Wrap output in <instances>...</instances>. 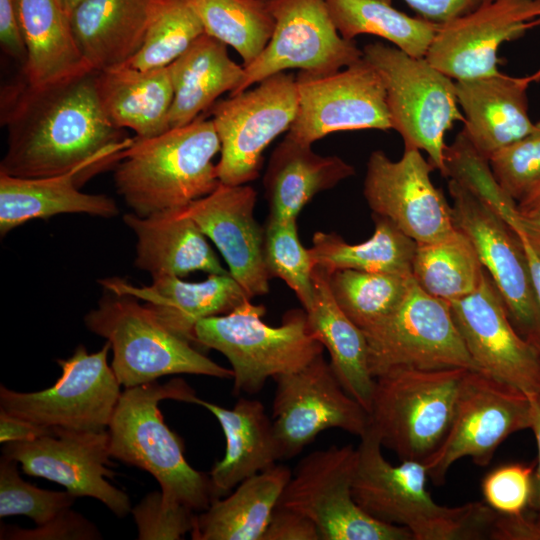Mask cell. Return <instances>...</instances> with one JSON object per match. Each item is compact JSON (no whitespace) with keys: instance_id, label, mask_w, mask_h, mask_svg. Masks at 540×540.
Returning a JSON list of instances; mask_svg holds the SVG:
<instances>
[{"instance_id":"obj_1","label":"cell","mask_w":540,"mask_h":540,"mask_svg":"<svg viewBox=\"0 0 540 540\" xmlns=\"http://www.w3.org/2000/svg\"><path fill=\"white\" fill-rule=\"evenodd\" d=\"M95 73L44 86L22 78L2 89L0 119L8 136L0 173L41 178L79 166L98 172L121 160L134 138H126L104 114Z\"/></svg>"},{"instance_id":"obj_2","label":"cell","mask_w":540,"mask_h":540,"mask_svg":"<svg viewBox=\"0 0 540 540\" xmlns=\"http://www.w3.org/2000/svg\"><path fill=\"white\" fill-rule=\"evenodd\" d=\"M360 439L352 494L368 515L407 528L414 540L491 539L498 513L484 501L441 506L427 490L423 463L404 460L393 465L371 430Z\"/></svg>"},{"instance_id":"obj_3","label":"cell","mask_w":540,"mask_h":540,"mask_svg":"<svg viewBox=\"0 0 540 540\" xmlns=\"http://www.w3.org/2000/svg\"><path fill=\"white\" fill-rule=\"evenodd\" d=\"M218 152L214 123L203 117L152 138L134 137L116 163V191L140 217L181 209L220 184Z\"/></svg>"},{"instance_id":"obj_4","label":"cell","mask_w":540,"mask_h":540,"mask_svg":"<svg viewBox=\"0 0 540 540\" xmlns=\"http://www.w3.org/2000/svg\"><path fill=\"white\" fill-rule=\"evenodd\" d=\"M197 398L182 378L125 388L107 430L111 457L150 473L165 502L201 512L215 499L209 474L186 461L182 439L167 426L159 409L162 400L195 404Z\"/></svg>"},{"instance_id":"obj_5","label":"cell","mask_w":540,"mask_h":540,"mask_svg":"<svg viewBox=\"0 0 540 540\" xmlns=\"http://www.w3.org/2000/svg\"><path fill=\"white\" fill-rule=\"evenodd\" d=\"M467 370L397 367L380 374L368 429L401 461L424 463L449 432Z\"/></svg>"},{"instance_id":"obj_6","label":"cell","mask_w":540,"mask_h":540,"mask_svg":"<svg viewBox=\"0 0 540 540\" xmlns=\"http://www.w3.org/2000/svg\"><path fill=\"white\" fill-rule=\"evenodd\" d=\"M265 312L263 305L248 299L195 327L196 344L217 350L231 364L234 394H256L268 378L298 371L323 354L324 346L309 331L304 309L286 312L279 326L266 324Z\"/></svg>"},{"instance_id":"obj_7","label":"cell","mask_w":540,"mask_h":540,"mask_svg":"<svg viewBox=\"0 0 540 540\" xmlns=\"http://www.w3.org/2000/svg\"><path fill=\"white\" fill-rule=\"evenodd\" d=\"M84 323L110 343L111 367L125 388L155 382L167 375L233 378L231 369L220 366L170 331L133 296L107 291L85 315Z\"/></svg>"},{"instance_id":"obj_8","label":"cell","mask_w":540,"mask_h":540,"mask_svg":"<svg viewBox=\"0 0 540 540\" xmlns=\"http://www.w3.org/2000/svg\"><path fill=\"white\" fill-rule=\"evenodd\" d=\"M362 52L382 79L392 129L402 137L404 148L424 151L444 176L445 133L455 122L464 123L455 80L426 58L381 42L365 45Z\"/></svg>"},{"instance_id":"obj_9","label":"cell","mask_w":540,"mask_h":540,"mask_svg":"<svg viewBox=\"0 0 540 540\" xmlns=\"http://www.w3.org/2000/svg\"><path fill=\"white\" fill-rule=\"evenodd\" d=\"M357 448L331 445L303 457L278 502L317 526L322 540H414L403 526L380 522L356 503Z\"/></svg>"},{"instance_id":"obj_10","label":"cell","mask_w":540,"mask_h":540,"mask_svg":"<svg viewBox=\"0 0 540 540\" xmlns=\"http://www.w3.org/2000/svg\"><path fill=\"white\" fill-rule=\"evenodd\" d=\"M363 333L374 379L397 367L478 371L450 304L426 293L415 280L397 309Z\"/></svg>"},{"instance_id":"obj_11","label":"cell","mask_w":540,"mask_h":540,"mask_svg":"<svg viewBox=\"0 0 540 540\" xmlns=\"http://www.w3.org/2000/svg\"><path fill=\"white\" fill-rule=\"evenodd\" d=\"M107 341L95 353L79 345L57 359L61 376L49 388L17 392L0 386V409L48 428L100 432L108 429L121 396L120 383L107 363Z\"/></svg>"},{"instance_id":"obj_12","label":"cell","mask_w":540,"mask_h":540,"mask_svg":"<svg viewBox=\"0 0 540 540\" xmlns=\"http://www.w3.org/2000/svg\"><path fill=\"white\" fill-rule=\"evenodd\" d=\"M210 109L220 140L217 175L220 183L244 185L258 178L263 153L280 134L289 131L298 111L296 77L274 74Z\"/></svg>"},{"instance_id":"obj_13","label":"cell","mask_w":540,"mask_h":540,"mask_svg":"<svg viewBox=\"0 0 540 540\" xmlns=\"http://www.w3.org/2000/svg\"><path fill=\"white\" fill-rule=\"evenodd\" d=\"M531 426L529 395L481 371L467 370L449 432L423 463L428 477L442 485L451 466L465 457L485 467L510 435Z\"/></svg>"},{"instance_id":"obj_14","label":"cell","mask_w":540,"mask_h":540,"mask_svg":"<svg viewBox=\"0 0 540 540\" xmlns=\"http://www.w3.org/2000/svg\"><path fill=\"white\" fill-rule=\"evenodd\" d=\"M273 379L272 421L279 460L295 457L327 429L358 437L368 430L367 410L344 390L323 354Z\"/></svg>"},{"instance_id":"obj_15","label":"cell","mask_w":540,"mask_h":540,"mask_svg":"<svg viewBox=\"0 0 540 540\" xmlns=\"http://www.w3.org/2000/svg\"><path fill=\"white\" fill-rule=\"evenodd\" d=\"M268 5L273 34L259 57L244 67L236 94L286 70L329 74L363 59L356 42L338 32L325 0H270Z\"/></svg>"},{"instance_id":"obj_16","label":"cell","mask_w":540,"mask_h":540,"mask_svg":"<svg viewBox=\"0 0 540 540\" xmlns=\"http://www.w3.org/2000/svg\"><path fill=\"white\" fill-rule=\"evenodd\" d=\"M298 111L288 135L313 144L335 132L392 129L385 88L378 72L362 60L329 74L300 71Z\"/></svg>"},{"instance_id":"obj_17","label":"cell","mask_w":540,"mask_h":540,"mask_svg":"<svg viewBox=\"0 0 540 540\" xmlns=\"http://www.w3.org/2000/svg\"><path fill=\"white\" fill-rule=\"evenodd\" d=\"M456 228L473 243L518 333L540 349V309L522 247L509 226L466 187L449 179Z\"/></svg>"},{"instance_id":"obj_18","label":"cell","mask_w":540,"mask_h":540,"mask_svg":"<svg viewBox=\"0 0 540 540\" xmlns=\"http://www.w3.org/2000/svg\"><path fill=\"white\" fill-rule=\"evenodd\" d=\"M433 170L414 148H404L397 161L375 150L366 164L363 194L369 208L417 244L444 240L457 230L451 205L431 180Z\"/></svg>"},{"instance_id":"obj_19","label":"cell","mask_w":540,"mask_h":540,"mask_svg":"<svg viewBox=\"0 0 540 540\" xmlns=\"http://www.w3.org/2000/svg\"><path fill=\"white\" fill-rule=\"evenodd\" d=\"M2 455L21 464L28 475L62 485L75 497L102 502L116 516L131 512L128 495L105 478H113L108 430L100 432L56 429L31 441L4 443Z\"/></svg>"},{"instance_id":"obj_20","label":"cell","mask_w":540,"mask_h":540,"mask_svg":"<svg viewBox=\"0 0 540 540\" xmlns=\"http://www.w3.org/2000/svg\"><path fill=\"white\" fill-rule=\"evenodd\" d=\"M449 304L478 371L527 395L540 394V349L513 326L487 271L474 293Z\"/></svg>"},{"instance_id":"obj_21","label":"cell","mask_w":540,"mask_h":540,"mask_svg":"<svg viewBox=\"0 0 540 540\" xmlns=\"http://www.w3.org/2000/svg\"><path fill=\"white\" fill-rule=\"evenodd\" d=\"M540 25V0H491L439 25L425 58L455 81L499 72L498 50Z\"/></svg>"},{"instance_id":"obj_22","label":"cell","mask_w":540,"mask_h":540,"mask_svg":"<svg viewBox=\"0 0 540 540\" xmlns=\"http://www.w3.org/2000/svg\"><path fill=\"white\" fill-rule=\"evenodd\" d=\"M257 193L249 185L220 183L179 211L191 218L222 254L230 275L252 299L269 292L264 227L254 216Z\"/></svg>"},{"instance_id":"obj_23","label":"cell","mask_w":540,"mask_h":540,"mask_svg":"<svg viewBox=\"0 0 540 540\" xmlns=\"http://www.w3.org/2000/svg\"><path fill=\"white\" fill-rule=\"evenodd\" d=\"M539 81L540 68L524 76L499 71L455 81L458 105L464 116L462 131L481 155L488 159L535 128L536 123L529 116L528 89Z\"/></svg>"},{"instance_id":"obj_24","label":"cell","mask_w":540,"mask_h":540,"mask_svg":"<svg viewBox=\"0 0 540 540\" xmlns=\"http://www.w3.org/2000/svg\"><path fill=\"white\" fill-rule=\"evenodd\" d=\"M99 283L106 291L143 301L166 328L192 344H196L198 322L227 314L250 299L230 273L209 274L201 282L166 275L153 278L149 286H136L120 277Z\"/></svg>"},{"instance_id":"obj_25","label":"cell","mask_w":540,"mask_h":540,"mask_svg":"<svg viewBox=\"0 0 540 540\" xmlns=\"http://www.w3.org/2000/svg\"><path fill=\"white\" fill-rule=\"evenodd\" d=\"M123 221L137 239L135 265L152 279L166 275L182 278L198 271L229 273L200 228L179 209L147 217L127 213Z\"/></svg>"},{"instance_id":"obj_26","label":"cell","mask_w":540,"mask_h":540,"mask_svg":"<svg viewBox=\"0 0 540 540\" xmlns=\"http://www.w3.org/2000/svg\"><path fill=\"white\" fill-rule=\"evenodd\" d=\"M96 171L79 166L41 178H20L0 173V233L5 235L33 219L58 214L85 213L110 218L119 214L115 201L104 194L81 192L86 177Z\"/></svg>"},{"instance_id":"obj_27","label":"cell","mask_w":540,"mask_h":540,"mask_svg":"<svg viewBox=\"0 0 540 540\" xmlns=\"http://www.w3.org/2000/svg\"><path fill=\"white\" fill-rule=\"evenodd\" d=\"M195 404L215 416L226 440L223 458L209 472L215 499L279 460L273 421L260 401L240 398L227 409L198 397Z\"/></svg>"},{"instance_id":"obj_28","label":"cell","mask_w":540,"mask_h":540,"mask_svg":"<svg viewBox=\"0 0 540 540\" xmlns=\"http://www.w3.org/2000/svg\"><path fill=\"white\" fill-rule=\"evenodd\" d=\"M157 0H85L69 20L78 48L96 71L129 61L141 48Z\"/></svg>"},{"instance_id":"obj_29","label":"cell","mask_w":540,"mask_h":540,"mask_svg":"<svg viewBox=\"0 0 540 540\" xmlns=\"http://www.w3.org/2000/svg\"><path fill=\"white\" fill-rule=\"evenodd\" d=\"M354 174V167L342 158L317 154L311 144L287 134L272 152L264 175L268 218L297 220L315 195Z\"/></svg>"},{"instance_id":"obj_30","label":"cell","mask_w":540,"mask_h":540,"mask_svg":"<svg viewBox=\"0 0 540 540\" xmlns=\"http://www.w3.org/2000/svg\"><path fill=\"white\" fill-rule=\"evenodd\" d=\"M102 110L117 128H128L136 138L160 135L169 127L174 92L168 66L139 70L120 65L95 73Z\"/></svg>"},{"instance_id":"obj_31","label":"cell","mask_w":540,"mask_h":540,"mask_svg":"<svg viewBox=\"0 0 540 540\" xmlns=\"http://www.w3.org/2000/svg\"><path fill=\"white\" fill-rule=\"evenodd\" d=\"M330 275L324 268L314 267V299L305 310L308 328L328 351L330 366L344 390L369 412L375 379L368 366L366 338L337 304Z\"/></svg>"},{"instance_id":"obj_32","label":"cell","mask_w":540,"mask_h":540,"mask_svg":"<svg viewBox=\"0 0 540 540\" xmlns=\"http://www.w3.org/2000/svg\"><path fill=\"white\" fill-rule=\"evenodd\" d=\"M174 97L169 127L190 124L211 109L225 92L237 93L245 68L234 62L227 45L204 33L169 66Z\"/></svg>"},{"instance_id":"obj_33","label":"cell","mask_w":540,"mask_h":540,"mask_svg":"<svg viewBox=\"0 0 540 540\" xmlns=\"http://www.w3.org/2000/svg\"><path fill=\"white\" fill-rule=\"evenodd\" d=\"M16 10L26 49L22 71L27 83L44 86L93 70L57 0H16Z\"/></svg>"},{"instance_id":"obj_34","label":"cell","mask_w":540,"mask_h":540,"mask_svg":"<svg viewBox=\"0 0 540 540\" xmlns=\"http://www.w3.org/2000/svg\"><path fill=\"white\" fill-rule=\"evenodd\" d=\"M291 476L287 466L275 464L243 480L231 494L196 514L191 538L261 540Z\"/></svg>"},{"instance_id":"obj_35","label":"cell","mask_w":540,"mask_h":540,"mask_svg":"<svg viewBox=\"0 0 540 540\" xmlns=\"http://www.w3.org/2000/svg\"><path fill=\"white\" fill-rule=\"evenodd\" d=\"M372 236L361 243H347L340 235L317 231L309 248L315 266L334 271L352 269L364 272L412 275L417 243L393 222L373 214Z\"/></svg>"},{"instance_id":"obj_36","label":"cell","mask_w":540,"mask_h":540,"mask_svg":"<svg viewBox=\"0 0 540 540\" xmlns=\"http://www.w3.org/2000/svg\"><path fill=\"white\" fill-rule=\"evenodd\" d=\"M342 37H381L406 54L425 58L439 25L411 17L392 6L391 0H325Z\"/></svg>"},{"instance_id":"obj_37","label":"cell","mask_w":540,"mask_h":540,"mask_svg":"<svg viewBox=\"0 0 540 540\" xmlns=\"http://www.w3.org/2000/svg\"><path fill=\"white\" fill-rule=\"evenodd\" d=\"M485 271L473 243L458 229L444 240L417 244L412 266L417 285L448 303L474 293Z\"/></svg>"},{"instance_id":"obj_38","label":"cell","mask_w":540,"mask_h":540,"mask_svg":"<svg viewBox=\"0 0 540 540\" xmlns=\"http://www.w3.org/2000/svg\"><path fill=\"white\" fill-rule=\"evenodd\" d=\"M204 32L231 46L243 67L253 63L267 46L275 27L264 0H189Z\"/></svg>"},{"instance_id":"obj_39","label":"cell","mask_w":540,"mask_h":540,"mask_svg":"<svg viewBox=\"0 0 540 540\" xmlns=\"http://www.w3.org/2000/svg\"><path fill=\"white\" fill-rule=\"evenodd\" d=\"M412 275L334 271L329 278L331 292L348 318L365 331L392 314L407 295Z\"/></svg>"},{"instance_id":"obj_40","label":"cell","mask_w":540,"mask_h":540,"mask_svg":"<svg viewBox=\"0 0 540 540\" xmlns=\"http://www.w3.org/2000/svg\"><path fill=\"white\" fill-rule=\"evenodd\" d=\"M204 33L189 0H157L141 48L123 65L139 70L167 67Z\"/></svg>"},{"instance_id":"obj_41","label":"cell","mask_w":540,"mask_h":540,"mask_svg":"<svg viewBox=\"0 0 540 540\" xmlns=\"http://www.w3.org/2000/svg\"><path fill=\"white\" fill-rule=\"evenodd\" d=\"M297 220L267 219L264 227V260L269 276L292 289L303 309L314 299V263L310 250L299 240Z\"/></svg>"},{"instance_id":"obj_42","label":"cell","mask_w":540,"mask_h":540,"mask_svg":"<svg viewBox=\"0 0 540 540\" xmlns=\"http://www.w3.org/2000/svg\"><path fill=\"white\" fill-rule=\"evenodd\" d=\"M17 464L16 460L5 455L1 456V518L11 515H25L40 525L73 505L76 497L67 490H43L24 481L19 475Z\"/></svg>"},{"instance_id":"obj_43","label":"cell","mask_w":540,"mask_h":540,"mask_svg":"<svg viewBox=\"0 0 540 540\" xmlns=\"http://www.w3.org/2000/svg\"><path fill=\"white\" fill-rule=\"evenodd\" d=\"M488 160L500 187L519 202L540 182V122L527 135L495 151Z\"/></svg>"},{"instance_id":"obj_44","label":"cell","mask_w":540,"mask_h":540,"mask_svg":"<svg viewBox=\"0 0 540 540\" xmlns=\"http://www.w3.org/2000/svg\"><path fill=\"white\" fill-rule=\"evenodd\" d=\"M139 540H179L191 532L196 512L164 501L161 491L147 494L131 509Z\"/></svg>"},{"instance_id":"obj_45","label":"cell","mask_w":540,"mask_h":540,"mask_svg":"<svg viewBox=\"0 0 540 540\" xmlns=\"http://www.w3.org/2000/svg\"><path fill=\"white\" fill-rule=\"evenodd\" d=\"M536 462L508 463L483 478L484 502L501 515H519L529 506Z\"/></svg>"},{"instance_id":"obj_46","label":"cell","mask_w":540,"mask_h":540,"mask_svg":"<svg viewBox=\"0 0 540 540\" xmlns=\"http://www.w3.org/2000/svg\"><path fill=\"white\" fill-rule=\"evenodd\" d=\"M71 508V507H70ZM66 508L32 529L1 525V540H98L101 532L90 520Z\"/></svg>"},{"instance_id":"obj_47","label":"cell","mask_w":540,"mask_h":540,"mask_svg":"<svg viewBox=\"0 0 540 540\" xmlns=\"http://www.w3.org/2000/svg\"><path fill=\"white\" fill-rule=\"evenodd\" d=\"M261 540H322L314 522L304 514L277 504Z\"/></svg>"},{"instance_id":"obj_48","label":"cell","mask_w":540,"mask_h":540,"mask_svg":"<svg viewBox=\"0 0 540 540\" xmlns=\"http://www.w3.org/2000/svg\"><path fill=\"white\" fill-rule=\"evenodd\" d=\"M419 17L442 25L468 14L491 0H404Z\"/></svg>"},{"instance_id":"obj_49","label":"cell","mask_w":540,"mask_h":540,"mask_svg":"<svg viewBox=\"0 0 540 540\" xmlns=\"http://www.w3.org/2000/svg\"><path fill=\"white\" fill-rule=\"evenodd\" d=\"M0 43L2 50L19 61L26 62V49L21 36L16 0H0Z\"/></svg>"},{"instance_id":"obj_50","label":"cell","mask_w":540,"mask_h":540,"mask_svg":"<svg viewBox=\"0 0 540 540\" xmlns=\"http://www.w3.org/2000/svg\"><path fill=\"white\" fill-rule=\"evenodd\" d=\"M491 539L540 540V526L536 519H530L524 513L519 515L498 514Z\"/></svg>"},{"instance_id":"obj_51","label":"cell","mask_w":540,"mask_h":540,"mask_svg":"<svg viewBox=\"0 0 540 540\" xmlns=\"http://www.w3.org/2000/svg\"><path fill=\"white\" fill-rule=\"evenodd\" d=\"M55 431V428L35 424L0 409L1 443L31 441Z\"/></svg>"},{"instance_id":"obj_52","label":"cell","mask_w":540,"mask_h":540,"mask_svg":"<svg viewBox=\"0 0 540 540\" xmlns=\"http://www.w3.org/2000/svg\"><path fill=\"white\" fill-rule=\"evenodd\" d=\"M532 404V426L537 443V460L532 479V492L529 506L537 512V522L540 526V394L529 395Z\"/></svg>"},{"instance_id":"obj_53","label":"cell","mask_w":540,"mask_h":540,"mask_svg":"<svg viewBox=\"0 0 540 540\" xmlns=\"http://www.w3.org/2000/svg\"><path fill=\"white\" fill-rule=\"evenodd\" d=\"M511 230L517 237L522 247L524 256L527 261L533 290L540 309V255L536 252V250L533 248V246L527 239L521 227L520 220L517 224H515V226L511 228Z\"/></svg>"},{"instance_id":"obj_54","label":"cell","mask_w":540,"mask_h":540,"mask_svg":"<svg viewBox=\"0 0 540 540\" xmlns=\"http://www.w3.org/2000/svg\"><path fill=\"white\" fill-rule=\"evenodd\" d=\"M520 224L527 239L540 255V210L529 214L520 213Z\"/></svg>"},{"instance_id":"obj_55","label":"cell","mask_w":540,"mask_h":540,"mask_svg":"<svg viewBox=\"0 0 540 540\" xmlns=\"http://www.w3.org/2000/svg\"><path fill=\"white\" fill-rule=\"evenodd\" d=\"M517 208L521 214H529L540 210V182L518 202Z\"/></svg>"},{"instance_id":"obj_56","label":"cell","mask_w":540,"mask_h":540,"mask_svg":"<svg viewBox=\"0 0 540 540\" xmlns=\"http://www.w3.org/2000/svg\"><path fill=\"white\" fill-rule=\"evenodd\" d=\"M63 11L70 17L73 10L85 0H57Z\"/></svg>"},{"instance_id":"obj_57","label":"cell","mask_w":540,"mask_h":540,"mask_svg":"<svg viewBox=\"0 0 540 540\" xmlns=\"http://www.w3.org/2000/svg\"><path fill=\"white\" fill-rule=\"evenodd\" d=\"M264 1H270V0H264Z\"/></svg>"}]
</instances>
